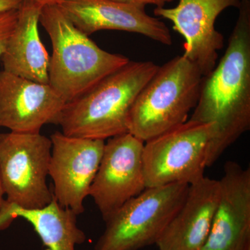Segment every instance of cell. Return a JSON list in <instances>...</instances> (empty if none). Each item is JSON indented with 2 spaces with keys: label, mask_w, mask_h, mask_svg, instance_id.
<instances>
[{
  "label": "cell",
  "mask_w": 250,
  "mask_h": 250,
  "mask_svg": "<svg viewBox=\"0 0 250 250\" xmlns=\"http://www.w3.org/2000/svg\"><path fill=\"white\" fill-rule=\"evenodd\" d=\"M214 125L188 120L144 143L143 166L146 188L191 184L203 177Z\"/></svg>",
  "instance_id": "6"
},
{
  "label": "cell",
  "mask_w": 250,
  "mask_h": 250,
  "mask_svg": "<svg viewBox=\"0 0 250 250\" xmlns=\"http://www.w3.org/2000/svg\"><path fill=\"white\" fill-rule=\"evenodd\" d=\"M66 103L45 83L0 72V127L19 133H41L44 125H58Z\"/></svg>",
  "instance_id": "11"
},
{
  "label": "cell",
  "mask_w": 250,
  "mask_h": 250,
  "mask_svg": "<svg viewBox=\"0 0 250 250\" xmlns=\"http://www.w3.org/2000/svg\"><path fill=\"white\" fill-rule=\"evenodd\" d=\"M34 2L37 3L40 6H44L46 5L57 4L60 0H32Z\"/></svg>",
  "instance_id": "21"
},
{
  "label": "cell",
  "mask_w": 250,
  "mask_h": 250,
  "mask_svg": "<svg viewBox=\"0 0 250 250\" xmlns=\"http://www.w3.org/2000/svg\"><path fill=\"white\" fill-rule=\"evenodd\" d=\"M220 197L218 180L204 176L189 184L187 197L156 245L159 250H201Z\"/></svg>",
  "instance_id": "14"
},
{
  "label": "cell",
  "mask_w": 250,
  "mask_h": 250,
  "mask_svg": "<svg viewBox=\"0 0 250 250\" xmlns=\"http://www.w3.org/2000/svg\"><path fill=\"white\" fill-rule=\"evenodd\" d=\"M241 0H179L174 8L156 7L154 16L173 24L185 40L183 56L196 65L204 77L216 65L224 37L215 29L220 14L229 7L238 9Z\"/></svg>",
  "instance_id": "10"
},
{
  "label": "cell",
  "mask_w": 250,
  "mask_h": 250,
  "mask_svg": "<svg viewBox=\"0 0 250 250\" xmlns=\"http://www.w3.org/2000/svg\"><path fill=\"white\" fill-rule=\"evenodd\" d=\"M18 9L0 13V61L17 22Z\"/></svg>",
  "instance_id": "17"
},
{
  "label": "cell",
  "mask_w": 250,
  "mask_h": 250,
  "mask_svg": "<svg viewBox=\"0 0 250 250\" xmlns=\"http://www.w3.org/2000/svg\"><path fill=\"white\" fill-rule=\"evenodd\" d=\"M144 142L129 133L105 143L89 196L103 220L147 188L143 166Z\"/></svg>",
  "instance_id": "8"
},
{
  "label": "cell",
  "mask_w": 250,
  "mask_h": 250,
  "mask_svg": "<svg viewBox=\"0 0 250 250\" xmlns=\"http://www.w3.org/2000/svg\"><path fill=\"white\" fill-rule=\"evenodd\" d=\"M22 0H0V13L18 9Z\"/></svg>",
  "instance_id": "19"
},
{
  "label": "cell",
  "mask_w": 250,
  "mask_h": 250,
  "mask_svg": "<svg viewBox=\"0 0 250 250\" xmlns=\"http://www.w3.org/2000/svg\"><path fill=\"white\" fill-rule=\"evenodd\" d=\"M52 141L41 133L0 134V176L6 205L37 209L53 200L47 184Z\"/></svg>",
  "instance_id": "7"
},
{
  "label": "cell",
  "mask_w": 250,
  "mask_h": 250,
  "mask_svg": "<svg viewBox=\"0 0 250 250\" xmlns=\"http://www.w3.org/2000/svg\"><path fill=\"white\" fill-rule=\"evenodd\" d=\"M203 78L183 55L159 66L133 104L129 134L145 143L186 123L198 102Z\"/></svg>",
  "instance_id": "4"
},
{
  "label": "cell",
  "mask_w": 250,
  "mask_h": 250,
  "mask_svg": "<svg viewBox=\"0 0 250 250\" xmlns=\"http://www.w3.org/2000/svg\"><path fill=\"white\" fill-rule=\"evenodd\" d=\"M57 5L86 36L101 30L124 31L141 34L163 45H172L170 29L159 18L149 16L143 5L111 0H60Z\"/></svg>",
  "instance_id": "12"
},
{
  "label": "cell",
  "mask_w": 250,
  "mask_h": 250,
  "mask_svg": "<svg viewBox=\"0 0 250 250\" xmlns=\"http://www.w3.org/2000/svg\"><path fill=\"white\" fill-rule=\"evenodd\" d=\"M189 184L147 188L104 220L94 250H139L155 244L187 197Z\"/></svg>",
  "instance_id": "5"
},
{
  "label": "cell",
  "mask_w": 250,
  "mask_h": 250,
  "mask_svg": "<svg viewBox=\"0 0 250 250\" xmlns=\"http://www.w3.org/2000/svg\"><path fill=\"white\" fill-rule=\"evenodd\" d=\"M42 6L22 0L16 26L1 61L4 71L38 83H49V54L41 40L39 18Z\"/></svg>",
  "instance_id": "15"
},
{
  "label": "cell",
  "mask_w": 250,
  "mask_h": 250,
  "mask_svg": "<svg viewBox=\"0 0 250 250\" xmlns=\"http://www.w3.org/2000/svg\"><path fill=\"white\" fill-rule=\"evenodd\" d=\"M226 52L204 77L190 121L214 125L207 167L250 129V0H241Z\"/></svg>",
  "instance_id": "1"
},
{
  "label": "cell",
  "mask_w": 250,
  "mask_h": 250,
  "mask_svg": "<svg viewBox=\"0 0 250 250\" xmlns=\"http://www.w3.org/2000/svg\"><path fill=\"white\" fill-rule=\"evenodd\" d=\"M150 61H129L66 103L58 125L66 136L103 140L129 133L130 111L141 90L157 70Z\"/></svg>",
  "instance_id": "2"
},
{
  "label": "cell",
  "mask_w": 250,
  "mask_h": 250,
  "mask_svg": "<svg viewBox=\"0 0 250 250\" xmlns=\"http://www.w3.org/2000/svg\"><path fill=\"white\" fill-rule=\"evenodd\" d=\"M77 215L63 208L53 199L48 205L37 209H24L5 205L0 212V229H4L16 218L31 224L48 250H76L86 241L78 225Z\"/></svg>",
  "instance_id": "16"
},
{
  "label": "cell",
  "mask_w": 250,
  "mask_h": 250,
  "mask_svg": "<svg viewBox=\"0 0 250 250\" xmlns=\"http://www.w3.org/2000/svg\"><path fill=\"white\" fill-rule=\"evenodd\" d=\"M5 192L3 187L2 182H1V176H0V212L4 208L6 205V200L4 199Z\"/></svg>",
  "instance_id": "20"
},
{
  "label": "cell",
  "mask_w": 250,
  "mask_h": 250,
  "mask_svg": "<svg viewBox=\"0 0 250 250\" xmlns=\"http://www.w3.org/2000/svg\"><path fill=\"white\" fill-rule=\"evenodd\" d=\"M218 181V206L201 250H250V169L228 161Z\"/></svg>",
  "instance_id": "13"
},
{
  "label": "cell",
  "mask_w": 250,
  "mask_h": 250,
  "mask_svg": "<svg viewBox=\"0 0 250 250\" xmlns=\"http://www.w3.org/2000/svg\"><path fill=\"white\" fill-rule=\"evenodd\" d=\"M116 2L123 3V4L143 5H155L156 7H164L167 3L172 2L173 0H111Z\"/></svg>",
  "instance_id": "18"
},
{
  "label": "cell",
  "mask_w": 250,
  "mask_h": 250,
  "mask_svg": "<svg viewBox=\"0 0 250 250\" xmlns=\"http://www.w3.org/2000/svg\"><path fill=\"white\" fill-rule=\"evenodd\" d=\"M39 22L52 42L49 84L66 103L129 62L125 56L100 48L57 4L42 6Z\"/></svg>",
  "instance_id": "3"
},
{
  "label": "cell",
  "mask_w": 250,
  "mask_h": 250,
  "mask_svg": "<svg viewBox=\"0 0 250 250\" xmlns=\"http://www.w3.org/2000/svg\"><path fill=\"white\" fill-rule=\"evenodd\" d=\"M50 139L49 176L54 182V198L63 208L82 214L103 157L105 141L66 136L59 131L51 135Z\"/></svg>",
  "instance_id": "9"
}]
</instances>
